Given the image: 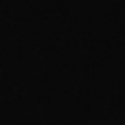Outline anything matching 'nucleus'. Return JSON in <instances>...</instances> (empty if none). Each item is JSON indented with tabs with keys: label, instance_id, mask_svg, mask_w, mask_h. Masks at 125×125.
Masks as SVG:
<instances>
[]
</instances>
